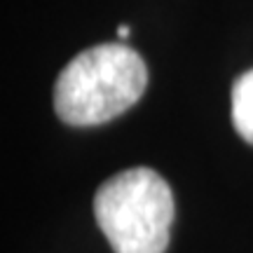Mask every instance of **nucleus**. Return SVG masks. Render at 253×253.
<instances>
[{
	"label": "nucleus",
	"mask_w": 253,
	"mask_h": 253,
	"mask_svg": "<svg viewBox=\"0 0 253 253\" xmlns=\"http://www.w3.org/2000/svg\"><path fill=\"white\" fill-rule=\"evenodd\" d=\"M148 71L126 45H94L66 63L54 84L56 115L73 126L110 122L143 96Z\"/></svg>",
	"instance_id": "obj_1"
},
{
	"label": "nucleus",
	"mask_w": 253,
	"mask_h": 253,
	"mask_svg": "<svg viewBox=\"0 0 253 253\" xmlns=\"http://www.w3.org/2000/svg\"><path fill=\"white\" fill-rule=\"evenodd\" d=\"M94 216L115 253H164L173 223L171 188L145 167L120 171L96 190Z\"/></svg>",
	"instance_id": "obj_2"
},
{
	"label": "nucleus",
	"mask_w": 253,
	"mask_h": 253,
	"mask_svg": "<svg viewBox=\"0 0 253 253\" xmlns=\"http://www.w3.org/2000/svg\"><path fill=\"white\" fill-rule=\"evenodd\" d=\"M232 125L253 145V68L242 73L232 84Z\"/></svg>",
	"instance_id": "obj_3"
},
{
	"label": "nucleus",
	"mask_w": 253,
	"mask_h": 253,
	"mask_svg": "<svg viewBox=\"0 0 253 253\" xmlns=\"http://www.w3.org/2000/svg\"><path fill=\"white\" fill-rule=\"evenodd\" d=\"M118 36H120V38H126V36H129V28H126V26H120Z\"/></svg>",
	"instance_id": "obj_4"
}]
</instances>
